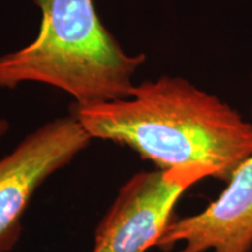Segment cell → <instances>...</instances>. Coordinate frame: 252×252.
<instances>
[{"instance_id":"cell-1","label":"cell","mask_w":252,"mask_h":252,"mask_svg":"<svg viewBox=\"0 0 252 252\" xmlns=\"http://www.w3.org/2000/svg\"><path fill=\"white\" fill-rule=\"evenodd\" d=\"M71 113L91 139L128 147L158 169H200L228 184L252 154V122L179 76L134 84L125 98L72 104Z\"/></svg>"},{"instance_id":"cell-2","label":"cell","mask_w":252,"mask_h":252,"mask_svg":"<svg viewBox=\"0 0 252 252\" xmlns=\"http://www.w3.org/2000/svg\"><path fill=\"white\" fill-rule=\"evenodd\" d=\"M41 11L31 43L0 55V88L35 82L58 88L77 105L128 97L133 76L146 61L122 48L94 0H33Z\"/></svg>"},{"instance_id":"cell-3","label":"cell","mask_w":252,"mask_h":252,"mask_svg":"<svg viewBox=\"0 0 252 252\" xmlns=\"http://www.w3.org/2000/svg\"><path fill=\"white\" fill-rule=\"evenodd\" d=\"M91 140L70 113L31 132L0 159V252L17 245L25 213L40 186L70 163Z\"/></svg>"},{"instance_id":"cell-4","label":"cell","mask_w":252,"mask_h":252,"mask_svg":"<svg viewBox=\"0 0 252 252\" xmlns=\"http://www.w3.org/2000/svg\"><path fill=\"white\" fill-rule=\"evenodd\" d=\"M209 178L200 169H156L134 174L94 231L93 252H146L157 247L182 194Z\"/></svg>"},{"instance_id":"cell-5","label":"cell","mask_w":252,"mask_h":252,"mask_svg":"<svg viewBox=\"0 0 252 252\" xmlns=\"http://www.w3.org/2000/svg\"><path fill=\"white\" fill-rule=\"evenodd\" d=\"M179 243V252L252 251V154L203 212L173 220L157 247L169 251Z\"/></svg>"},{"instance_id":"cell-6","label":"cell","mask_w":252,"mask_h":252,"mask_svg":"<svg viewBox=\"0 0 252 252\" xmlns=\"http://www.w3.org/2000/svg\"><path fill=\"white\" fill-rule=\"evenodd\" d=\"M9 131V123L7 119L2 118L0 116V138L4 137L5 134H7V132Z\"/></svg>"}]
</instances>
